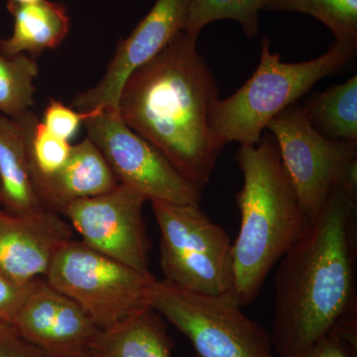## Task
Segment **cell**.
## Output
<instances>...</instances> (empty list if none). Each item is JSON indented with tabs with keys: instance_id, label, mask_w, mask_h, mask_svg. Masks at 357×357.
Returning <instances> with one entry per match:
<instances>
[{
	"instance_id": "cell-1",
	"label": "cell",
	"mask_w": 357,
	"mask_h": 357,
	"mask_svg": "<svg viewBox=\"0 0 357 357\" xmlns=\"http://www.w3.org/2000/svg\"><path fill=\"white\" fill-rule=\"evenodd\" d=\"M357 194L340 182L275 276L272 347L297 357L340 326L357 325Z\"/></svg>"
},
{
	"instance_id": "cell-2",
	"label": "cell",
	"mask_w": 357,
	"mask_h": 357,
	"mask_svg": "<svg viewBox=\"0 0 357 357\" xmlns=\"http://www.w3.org/2000/svg\"><path fill=\"white\" fill-rule=\"evenodd\" d=\"M198 37L181 31L122 89L119 114L202 192L225 146L210 126L218 98L213 72L197 49Z\"/></svg>"
},
{
	"instance_id": "cell-3",
	"label": "cell",
	"mask_w": 357,
	"mask_h": 357,
	"mask_svg": "<svg viewBox=\"0 0 357 357\" xmlns=\"http://www.w3.org/2000/svg\"><path fill=\"white\" fill-rule=\"evenodd\" d=\"M236 161L243 185L236 194L241 227L232 244L234 292L241 306L259 295L268 274L306 234L312 220L303 208L271 133L241 145Z\"/></svg>"
},
{
	"instance_id": "cell-4",
	"label": "cell",
	"mask_w": 357,
	"mask_h": 357,
	"mask_svg": "<svg viewBox=\"0 0 357 357\" xmlns=\"http://www.w3.org/2000/svg\"><path fill=\"white\" fill-rule=\"evenodd\" d=\"M357 45L335 41L324 55L302 63H284L270 50V40L261 41L259 64L248 82L234 95L213 102L210 126L225 146L230 142L255 145L276 115L324 77L337 75L354 62Z\"/></svg>"
},
{
	"instance_id": "cell-5",
	"label": "cell",
	"mask_w": 357,
	"mask_h": 357,
	"mask_svg": "<svg viewBox=\"0 0 357 357\" xmlns=\"http://www.w3.org/2000/svg\"><path fill=\"white\" fill-rule=\"evenodd\" d=\"M147 303L190 340L197 357H276L270 333L244 314L234 290L206 295L156 279Z\"/></svg>"
},
{
	"instance_id": "cell-6",
	"label": "cell",
	"mask_w": 357,
	"mask_h": 357,
	"mask_svg": "<svg viewBox=\"0 0 357 357\" xmlns=\"http://www.w3.org/2000/svg\"><path fill=\"white\" fill-rule=\"evenodd\" d=\"M151 204L161 236L163 280L206 295L234 290L232 244L227 230L199 206L157 201Z\"/></svg>"
},
{
	"instance_id": "cell-7",
	"label": "cell",
	"mask_w": 357,
	"mask_h": 357,
	"mask_svg": "<svg viewBox=\"0 0 357 357\" xmlns=\"http://www.w3.org/2000/svg\"><path fill=\"white\" fill-rule=\"evenodd\" d=\"M46 281L77 303L100 330H109L146 309L156 278L70 241L53 258Z\"/></svg>"
},
{
	"instance_id": "cell-8",
	"label": "cell",
	"mask_w": 357,
	"mask_h": 357,
	"mask_svg": "<svg viewBox=\"0 0 357 357\" xmlns=\"http://www.w3.org/2000/svg\"><path fill=\"white\" fill-rule=\"evenodd\" d=\"M267 129L276 141L303 208L314 220L333 188L357 161V142L319 134L307 121L300 102L276 115Z\"/></svg>"
},
{
	"instance_id": "cell-9",
	"label": "cell",
	"mask_w": 357,
	"mask_h": 357,
	"mask_svg": "<svg viewBox=\"0 0 357 357\" xmlns=\"http://www.w3.org/2000/svg\"><path fill=\"white\" fill-rule=\"evenodd\" d=\"M84 124L89 139L102 152L121 184L147 201L199 206L201 192L151 143L131 130L119 112L103 109Z\"/></svg>"
},
{
	"instance_id": "cell-10",
	"label": "cell",
	"mask_w": 357,
	"mask_h": 357,
	"mask_svg": "<svg viewBox=\"0 0 357 357\" xmlns=\"http://www.w3.org/2000/svg\"><path fill=\"white\" fill-rule=\"evenodd\" d=\"M147 199L121 184L105 194L72 202L62 211L83 243L141 272H150L143 204Z\"/></svg>"
},
{
	"instance_id": "cell-11",
	"label": "cell",
	"mask_w": 357,
	"mask_h": 357,
	"mask_svg": "<svg viewBox=\"0 0 357 357\" xmlns=\"http://www.w3.org/2000/svg\"><path fill=\"white\" fill-rule=\"evenodd\" d=\"M187 11L188 0H157L128 38L117 45L100 83L75 96L70 107L79 112L107 109L119 112V98L128 77L182 31Z\"/></svg>"
},
{
	"instance_id": "cell-12",
	"label": "cell",
	"mask_w": 357,
	"mask_h": 357,
	"mask_svg": "<svg viewBox=\"0 0 357 357\" xmlns=\"http://www.w3.org/2000/svg\"><path fill=\"white\" fill-rule=\"evenodd\" d=\"M13 325L50 357H89L102 331L77 303L41 278Z\"/></svg>"
},
{
	"instance_id": "cell-13",
	"label": "cell",
	"mask_w": 357,
	"mask_h": 357,
	"mask_svg": "<svg viewBox=\"0 0 357 357\" xmlns=\"http://www.w3.org/2000/svg\"><path fill=\"white\" fill-rule=\"evenodd\" d=\"M72 229L55 211L20 217L0 210V272L20 284L46 276Z\"/></svg>"
},
{
	"instance_id": "cell-14",
	"label": "cell",
	"mask_w": 357,
	"mask_h": 357,
	"mask_svg": "<svg viewBox=\"0 0 357 357\" xmlns=\"http://www.w3.org/2000/svg\"><path fill=\"white\" fill-rule=\"evenodd\" d=\"M119 185L102 152L88 137L72 145L57 173L34 184L44 208L57 213L72 202L105 194Z\"/></svg>"
},
{
	"instance_id": "cell-15",
	"label": "cell",
	"mask_w": 357,
	"mask_h": 357,
	"mask_svg": "<svg viewBox=\"0 0 357 357\" xmlns=\"http://www.w3.org/2000/svg\"><path fill=\"white\" fill-rule=\"evenodd\" d=\"M0 203L7 213L32 217L46 211L33 184L25 129L0 114Z\"/></svg>"
},
{
	"instance_id": "cell-16",
	"label": "cell",
	"mask_w": 357,
	"mask_h": 357,
	"mask_svg": "<svg viewBox=\"0 0 357 357\" xmlns=\"http://www.w3.org/2000/svg\"><path fill=\"white\" fill-rule=\"evenodd\" d=\"M13 33L0 40V53L6 58L27 54L35 59L47 49H56L69 34L70 20L64 4L41 0L10 7Z\"/></svg>"
},
{
	"instance_id": "cell-17",
	"label": "cell",
	"mask_w": 357,
	"mask_h": 357,
	"mask_svg": "<svg viewBox=\"0 0 357 357\" xmlns=\"http://www.w3.org/2000/svg\"><path fill=\"white\" fill-rule=\"evenodd\" d=\"M173 349L166 319L148 307L100 331L89 357H172Z\"/></svg>"
},
{
	"instance_id": "cell-18",
	"label": "cell",
	"mask_w": 357,
	"mask_h": 357,
	"mask_svg": "<svg viewBox=\"0 0 357 357\" xmlns=\"http://www.w3.org/2000/svg\"><path fill=\"white\" fill-rule=\"evenodd\" d=\"M302 105L312 128L333 140L357 142V76L307 96Z\"/></svg>"
},
{
	"instance_id": "cell-19",
	"label": "cell",
	"mask_w": 357,
	"mask_h": 357,
	"mask_svg": "<svg viewBox=\"0 0 357 357\" xmlns=\"http://www.w3.org/2000/svg\"><path fill=\"white\" fill-rule=\"evenodd\" d=\"M267 0H188L183 31L198 37L210 23L229 20L241 25L248 39L259 36V13Z\"/></svg>"
},
{
	"instance_id": "cell-20",
	"label": "cell",
	"mask_w": 357,
	"mask_h": 357,
	"mask_svg": "<svg viewBox=\"0 0 357 357\" xmlns=\"http://www.w3.org/2000/svg\"><path fill=\"white\" fill-rule=\"evenodd\" d=\"M263 10L307 14L326 25L335 41L357 45V0H267Z\"/></svg>"
},
{
	"instance_id": "cell-21",
	"label": "cell",
	"mask_w": 357,
	"mask_h": 357,
	"mask_svg": "<svg viewBox=\"0 0 357 357\" xmlns=\"http://www.w3.org/2000/svg\"><path fill=\"white\" fill-rule=\"evenodd\" d=\"M39 68L27 54L6 58L0 53V114L15 119L35 103Z\"/></svg>"
},
{
	"instance_id": "cell-22",
	"label": "cell",
	"mask_w": 357,
	"mask_h": 357,
	"mask_svg": "<svg viewBox=\"0 0 357 357\" xmlns=\"http://www.w3.org/2000/svg\"><path fill=\"white\" fill-rule=\"evenodd\" d=\"M25 129L33 184L53 176L69 158V141L52 134L31 110L15 117Z\"/></svg>"
},
{
	"instance_id": "cell-23",
	"label": "cell",
	"mask_w": 357,
	"mask_h": 357,
	"mask_svg": "<svg viewBox=\"0 0 357 357\" xmlns=\"http://www.w3.org/2000/svg\"><path fill=\"white\" fill-rule=\"evenodd\" d=\"M102 109H103L77 112L73 107L65 105L61 100L51 98L44 110L41 122L52 134L69 141L76 135L77 129L82 123L98 114Z\"/></svg>"
},
{
	"instance_id": "cell-24",
	"label": "cell",
	"mask_w": 357,
	"mask_h": 357,
	"mask_svg": "<svg viewBox=\"0 0 357 357\" xmlns=\"http://www.w3.org/2000/svg\"><path fill=\"white\" fill-rule=\"evenodd\" d=\"M34 282L20 284L0 272V321L13 323L24 305Z\"/></svg>"
},
{
	"instance_id": "cell-25",
	"label": "cell",
	"mask_w": 357,
	"mask_h": 357,
	"mask_svg": "<svg viewBox=\"0 0 357 357\" xmlns=\"http://www.w3.org/2000/svg\"><path fill=\"white\" fill-rule=\"evenodd\" d=\"M0 357H50L20 335L13 324L0 321Z\"/></svg>"
},
{
	"instance_id": "cell-26",
	"label": "cell",
	"mask_w": 357,
	"mask_h": 357,
	"mask_svg": "<svg viewBox=\"0 0 357 357\" xmlns=\"http://www.w3.org/2000/svg\"><path fill=\"white\" fill-rule=\"evenodd\" d=\"M297 357H357V347L337 333H330Z\"/></svg>"
},
{
	"instance_id": "cell-27",
	"label": "cell",
	"mask_w": 357,
	"mask_h": 357,
	"mask_svg": "<svg viewBox=\"0 0 357 357\" xmlns=\"http://www.w3.org/2000/svg\"><path fill=\"white\" fill-rule=\"evenodd\" d=\"M38 1H41V0H7V8L25 6V4L35 3V2Z\"/></svg>"
}]
</instances>
